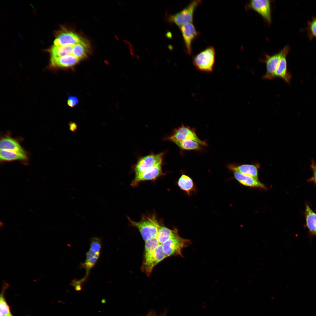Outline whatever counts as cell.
I'll return each instance as SVG.
<instances>
[{
    "instance_id": "cell-1",
    "label": "cell",
    "mask_w": 316,
    "mask_h": 316,
    "mask_svg": "<svg viewBox=\"0 0 316 316\" xmlns=\"http://www.w3.org/2000/svg\"><path fill=\"white\" fill-rule=\"evenodd\" d=\"M128 218L132 225L138 230L145 241L150 238L157 236L161 225L155 215L143 216L140 221L138 222L133 221L129 217Z\"/></svg>"
},
{
    "instance_id": "cell-2",
    "label": "cell",
    "mask_w": 316,
    "mask_h": 316,
    "mask_svg": "<svg viewBox=\"0 0 316 316\" xmlns=\"http://www.w3.org/2000/svg\"><path fill=\"white\" fill-rule=\"evenodd\" d=\"M216 52L213 47L210 46L194 56L193 62L198 70L207 73L212 72L215 62Z\"/></svg>"
},
{
    "instance_id": "cell-3",
    "label": "cell",
    "mask_w": 316,
    "mask_h": 316,
    "mask_svg": "<svg viewBox=\"0 0 316 316\" xmlns=\"http://www.w3.org/2000/svg\"><path fill=\"white\" fill-rule=\"evenodd\" d=\"M201 3V1L200 0L192 1L181 11L169 15L168 19L169 22L179 27L186 23H192L195 11Z\"/></svg>"
},
{
    "instance_id": "cell-4",
    "label": "cell",
    "mask_w": 316,
    "mask_h": 316,
    "mask_svg": "<svg viewBox=\"0 0 316 316\" xmlns=\"http://www.w3.org/2000/svg\"><path fill=\"white\" fill-rule=\"evenodd\" d=\"M191 243L190 240L182 238L178 235L170 238L162 245L163 251L167 257L176 255L182 257V249Z\"/></svg>"
},
{
    "instance_id": "cell-5",
    "label": "cell",
    "mask_w": 316,
    "mask_h": 316,
    "mask_svg": "<svg viewBox=\"0 0 316 316\" xmlns=\"http://www.w3.org/2000/svg\"><path fill=\"white\" fill-rule=\"evenodd\" d=\"M166 139L175 143L186 140H191L199 142L204 147L207 145L205 141L201 140L198 138L194 129L183 124L175 129Z\"/></svg>"
},
{
    "instance_id": "cell-6",
    "label": "cell",
    "mask_w": 316,
    "mask_h": 316,
    "mask_svg": "<svg viewBox=\"0 0 316 316\" xmlns=\"http://www.w3.org/2000/svg\"><path fill=\"white\" fill-rule=\"evenodd\" d=\"M272 1L270 0H251L246 5V10L252 9L260 15L268 25L272 23L271 7Z\"/></svg>"
},
{
    "instance_id": "cell-7",
    "label": "cell",
    "mask_w": 316,
    "mask_h": 316,
    "mask_svg": "<svg viewBox=\"0 0 316 316\" xmlns=\"http://www.w3.org/2000/svg\"><path fill=\"white\" fill-rule=\"evenodd\" d=\"M166 257L163 251L162 245L160 244L152 253L144 257L141 269L149 276L154 267Z\"/></svg>"
},
{
    "instance_id": "cell-8",
    "label": "cell",
    "mask_w": 316,
    "mask_h": 316,
    "mask_svg": "<svg viewBox=\"0 0 316 316\" xmlns=\"http://www.w3.org/2000/svg\"><path fill=\"white\" fill-rule=\"evenodd\" d=\"M164 153L152 154L142 157L134 166L135 175L145 171L156 164L162 162Z\"/></svg>"
},
{
    "instance_id": "cell-9",
    "label": "cell",
    "mask_w": 316,
    "mask_h": 316,
    "mask_svg": "<svg viewBox=\"0 0 316 316\" xmlns=\"http://www.w3.org/2000/svg\"><path fill=\"white\" fill-rule=\"evenodd\" d=\"M179 27L183 37L186 52L190 55L192 52V43L199 35V32L193 23H186Z\"/></svg>"
},
{
    "instance_id": "cell-10",
    "label": "cell",
    "mask_w": 316,
    "mask_h": 316,
    "mask_svg": "<svg viewBox=\"0 0 316 316\" xmlns=\"http://www.w3.org/2000/svg\"><path fill=\"white\" fill-rule=\"evenodd\" d=\"M162 162L157 164L141 173L135 175L131 185L135 186L140 182L154 180L163 174L162 170Z\"/></svg>"
},
{
    "instance_id": "cell-11",
    "label": "cell",
    "mask_w": 316,
    "mask_h": 316,
    "mask_svg": "<svg viewBox=\"0 0 316 316\" xmlns=\"http://www.w3.org/2000/svg\"><path fill=\"white\" fill-rule=\"evenodd\" d=\"M282 51L272 55L265 54L264 59L260 61L266 64V71L262 77L265 80H272L274 79V73L279 62L282 56Z\"/></svg>"
},
{
    "instance_id": "cell-12",
    "label": "cell",
    "mask_w": 316,
    "mask_h": 316,
    "mask_svg": "<svg viewBox=\"0 0 316 316\" xmlns=\"http://www.w3.org/2000/svg\"><path fill=\"white\" fill-rule=\"evenodd\" d=\"M84 41L75 33L71 31L63 30L57 34L54 44L56 46H73Z\"/></svg>"
},
{
    "instance_id": "cell-13",
    "label": "cell",
    "mask_w": 316,
    "mask_h": 316,
    "mask_svg": "<svg viewBox=\"0 0 316 316\" xmlns=\"http://www.w3.org/2000/svg\"><path fill=\"white\" fill-rule=\"evenodd\" d=\"M282 51V56L279 62L274 73V79L280 78L288 83H290L291 76L287 69L286 57L289 50V47L286 46Z\"/></svg>"
},
{
    "instance_id": "cell-14",
    "label": "cell",
    "mask_w": 316,
    "mask_h": 316,
    "mask_svg": "<svg viewBox=\"0 0 316 316\" xmlns=\"http://www.w3.org/2000/svg\"><path fill=\"white\" fill-rule=\"evenodd\" d=\"M227 167L232 171H235L258 179V169L260 167L257 164L240 165L230 164L228 165Z\"/></svg>"
},
{
    "instance_id": "cell-15",
    "label": "cell",
    "mask_w": 316,
    "mask_h": 316,
    "mask_svg": "<svg viewBox=\"0 0 316 316\" xmlns=\"http://www.w3.org/2000/svg\"><path fill=\"white\" fill-rule=\"evenodd\" d=\"M233 172L235 178L239 183L244 186L250 187L267 189L265 185L258 179L235 171Z\"/></svg>"
},
{
    "instance_id": "cell-16",
    "label": "cell",
    "mask_w": 316,
    "mask_h": 316,
    "mask_svg": "<svg viewBox=\"0 0 316 316\" xmlns=\"http://www.w3.org/2000/svg\"><path fill=\"white\" fill-rule=\"evenodd\" d=\"M80 61L72 54L56 59L51 58V65L53 67L68 68L73 66Z\"/></svg>"
},
{
    "instance_id": "cell-17",
    "label": "cell",
    "mask_w": 316,
    "mask_h": 316,
    "mask_svg": "<svg viewBox=\"0 0 316 316\" xmlns=\"http://www.w3.org/2000/svg\"><path fill=\"white\" fill-rule=\"evenodd\" d=\"M0 149V150L25 154L24 150L19 144L16 140L10 137H5L1 140Z\"/></svg>"
},
{
    "instance_id": "cell-18",
    "label": "cell",
    "mask_w": 316,
    "mask_h": 316,
    "mask_svg": "<svg viewBox=\"0 0 316 316\" xmlns=\"http://www.w3.org/2000/svg\"><path fill=\"white\" fill-rule=\"evenodd\" d=\"M177 184L180 189L185 192L189 196L195 190L193 180L185 174H182L178 180Z\"/></svg>"
},
{
    "instance_id": "cell-19",
    "label": "cell",
    "mask_w": 316,
    "mask_h": 316,
    "mask_svg": "<svg viewBox=\"0 0 316 316\" xmlns=\"http://www.w3.org/2000/svg\"><path fill=\"white\" fill-rule=\"evenodd\" d=\"M305 215L306 226L310 232L316 236V213L306 205Z\"/></svg>"
},
{
    "instance_id": "cell-20",
    "label": "cell",
    "mask_w": 316,
    "mask_h": 316,
    "mask_svg": "<svg viewBox=\"0 0 316 316\" xmlns=\"http://www.w3.org/2000/svg\"><path fill=\"white\" fill-rule=\"evenodd\" d=\"M73 46H56L53 45L49 51L51 58L56 59L72 54Z\"/></svg>"
},
{
    "instance_id": "cell-21",
    "label": "cell",
    "mask_w": 316,
    "mask_h": 316,
    "mask_svg": "<svg viewBox=\"0 0 316 316\" xmlns=\"http://www.w3.org/2000/svg\"><path fill=\"white\" fill-rule=\"evenodd\" d=\"M178 235V231L176 229H171L161 225L157 237L160 244H162L170 238Z\"/></svg>"
},
{
    "instance_id": "cell-22",
    "label": "cell",
    "mask_w": 316,
    "mask_h": 316,
    "mask_svg": "<svg viewBox=\"0 0 316 316\" xmlns=\"http://www.w3.org/2000/svg\"><path fill=\"white\" fill-rule=\"evenodd\" d=\"M175 144L181 149L186 150H201L204 147L199 142L191 140H185Z\"/></svg>"
},
{
    "instance_id": "cell-23",
    "label": "cell",
    "mask_w": 316,
    "mask_h": 316,
    "mask_svg": "<svg viewBox=\"0 0 316 316\" xmlns=\"http://www.w3.org/2000/svg\"><path fill=\"white\" fill-rule=\"evenodd\" d=\"M27 159L25 154L13 152L0 150V159L2 161H12L25 160Z\"/></svg>"
},
{
    "instance_id": "cell-24",
    "label": "cell",
    "mask_w": 316,
    "mask_h": 316,
    "mask_svg": "<svg viewBox=\"0 0 316 316\" xmlns=\"http://www.w3.org/2000/svg\"><path fill=\"white\" fill-rule=\"evenodd\" d=\"M87 44L85 41L73 46L72 54L79 59L85 57L87 54Z\"/></svg>"
},
{
    "instance_id": "cell-25",
    "label": "cell",
    "mask_w": 316,
    "mask_h": 316,
    "mask_svg": "<svg viewBox=\"0 0 316 316\" xmlns=\"http://www.w3.org/2000/svg\"><path fill=\"white\" fill-rule=\"evenodd\" d=\"M160 244L157 236L152 237L145 241L144 257L152 253Z\"/></svg>"
},
{
    "instance_id": "cell-26",
    "label": "cell",
    "mask_w": 316,
    "mask_h": 316,
    "mask_svg": "<svg viewBox=\"0 0 316 316\" xmlns=\"http://www.w3.org/2000/svg\"><path fill=\"white\" fill-rule=\"evenodd\" d=\"M90 244V249L95 252H100L102 248V238L98 237L91 238Z\"/></svg>"
},
{
    "instance_id": "cell-27",
    "label": "cell",
    "mask_w": 316,
    "mask_h": 316,
    "mask_svg": "<svg viewBox=\"0 0 316 316\" xmlns=\"http://www.w3.org/2000/svg\"><path fill=\"white\" fill-rule=\"evenodd\" d=\"M0 316H12L9 307L6 303L3 294H1L0 299Z\"/></svg>"
},
{
    "instance_id": "cell-28",
    "label": "cell",
    "mask_w": 316,
    "mask_h": 316,
    "mask_svg": "<svg viewBox=\"0 0 316 316\" xmlns=\"http://www.w3.org/2000/svg\"><path fill=\"white\" fill-rule=\"evenodd\" d=\"M310 167L313 172V175L309 180L313 181L316 185V163L313 159L311 160Z\"/></svg>"
},
{
    "instance_id": "cell-29",
    "label": "cell",
    "mask_w": 316,
    "mask_h": 316,
    "mask_svg": "<svg viewBox=\"0 0 316 316\" xmlns=\"http://www.w3.org/2000/svg\"><path fill=\"white\" fill-rule=\"evenodd\" d=\"M100 255V252H95L90 249L86 253V259L85 261H87L92 258L95 257H99Z\"/></svg>"
},
{
    "instance_id": "cell-30",
    "label": "cell",
    "mask_w": 316,
    "mask_h": 316,
    "mask_svg": "<svg viewBox=\"0 0 316 316\" xmlns=\"http://www.w3.org/2000/svg\"><path fill=\"white\" fill-rule=\"evenodd\" d=\"M310 29L313 35L316 37V21L312 22L310 25Z\"/></svg>"
},
{
    "instance_id": "cell-31",
    "label": "cell",
    "mask_w": 316,
    "mask_h": 316,
    "mask_svg": "<svg viewBox=\"0 0 316 316\" xmlns=\"http://www.w3.org/2000/svg\"><path fill=\"white\" fill-rule=\"evenodd\" d=\"M68 99L71 101L76 105H77L78 103V98L75 96H69Z\"/></svg>"
},
{
    "instance_id": "cell-32",
    "label": "cell",
    "mask_w": 316,
    "mask_h": 316,
    "mask_svg": "<svg viewBox=\"0 0 316 316\" xmlns=\"http://www.w3.org/2000/svg\"><path fill=\"white\" fill-rule=\"evenodd\" d=\"M70 129L72 131H75L77 127L76 124L74 123H71L69 124Z\"/></svg>"
},
{
    "instance_id": "cell-33",
    "label": "cell",
    "mask_w": 316,
    "mask_h": 316,
    "mask_svg": "<svg viewBox=\"0 0 316 316\" xmlns=\"http://www.w3.org/2000/svg\"><path fill=\"white\" fill-rule=\"evenodd\" d=\"M75 289L76 291H79L82 290V286L80 285H77L75 287Z\"/></svg>"
},
{
    "instance_id": "cell-34",
    "label": "cell",
    "mask_w": 316,
    "mask_h": 316,
    "mask_svg": "<svg viewBox=\"0 0 316 316\" xmlns=\"http://www.w3.org/2000/svg\"><path fill=\"white\" fill-rule=\"evenodd\" d=\"M166 36L167 37L169 38H171L172 37V35L170 32H168L166 34Z\"/></svg>"
},
{
    "instance_id": "cell-35",
    "label": "cell",
    "mask_w": 316,
    "mask_h": 316,
    "mask_svg": "<svg viewBox=\"0 0 316 316\" xmlns=\"http://www.w3.org/2000/svg\"><path fill=\"white\" fill-rule=\"evenodd\" d=\"M154 312H150L148 313L146 316H153Z\"/></svg>"
},
{
    "instance_id": "cell-36",
    "label": "cell",
    "mask_w": 316,
    "mask_h": 316,
    "mask_svg": "<svg viewBox=\"0 0 316 316\" xmlns=\"http://www.w3.org/2000/svg\"><path fill=\"white\" fill-rule=\"evenodd\" d=\"M101 302L103 303H105L106 302V300L105 299H103L101 300Z\"/></svg>"
},
{
    "instance_id": "cell-37",
    "label": "cell",
    "mask_w": 316,
    "mask_h": 316,
    "mask_svg": "<svg viewBox=\"0 0 316 316\" xmlns=\"http://www.w3.org/2000/svg\"><path fill=\"white\" fill-rule=\"evenodd\" d=\"M153 316H165V315H164H164H156V314H155V313H154V314H153Z\"/></svg>"
},
{
    "instance_id": "cell-38",
    "label": "cell",
    "mask_w": 316,
    "mask_h": 316,
    "mask_svg": "<svg viewBox=\"0 0 316 316\" xmlns=\"http://www.w3.org/2000/svg\"></svg>"
}]
</instances>
